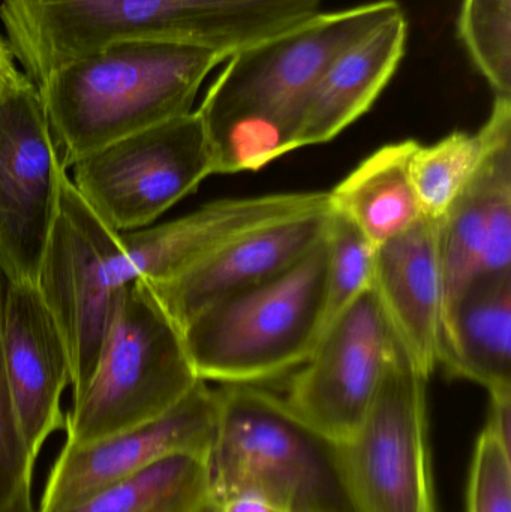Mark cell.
Instances as JSON below:
<instances>
[{"mask_svg": "<svg viewBox=\"0 0 511 512\" xmlns=\"http://www.w3.org/2000/svg\"><path fill=\"white\" fill-rule=\"evenodd\" d=\"M377 246L333 212L326 233V313L323 331L374 283Z\"/></svg>", "mask_w": 511, "mask_h": 512, "instance_id": "obj_23", "label": "cell"}, {"mask_svg": "<svg viewBox=\"0 0 511 512\" xmlns=\"http://www.w3.org/2000/svg\"><path fill=\"white\" fill-rule=\"evenodd\" d=\"M428 381L396 339L368 414L342 444L359 512H437Z\"/></svg>", "mask_w": 511, "mask_h": 512, "instance_id": "obj_8", "label": "cell"}, {"mask_svg": "<svg viewBox=\"0 0 511 512\" xmlns=\"http://www.w3.org/2000/svg\"><path fill=\"white\" fill-rule=\"evenodd\" d=\"M459 35L497 96H511V0H464Z\"/></svg>", "mask_w": 511, "mask_h": 512, "instance_id": "obj_24", "label": "cell"}, {"mask_svg": "<svg viewBox=\"0 0 511 512\" xmlns=\"http://www.w3.org/2000/svg\"><path fill=\"white\" fill-rule=\"evenodd\" d=\"M330 206L329 192H285L213 201L176 221L122 233L110 259L114 288L171 279L234 237L267 222Z\"/></svg>", "mask_w": 511, "mask_h": 512, "instance_id": "obj_13", "label": "cell"}, {"mask_svg": "<svg viewBox=\"0 0 511 512\" xmlns=\"http://www.w3.org/2000/svg\"><path fill=\"white\" fill-rule=\"evenodd\" d=\"M330 206L252 228L182 273L149 283L173 321L183 325L210 304L266 282L317 248L330 224Z\"/></svg>", "mask_w": 511, "mask_h": 512, "instance_id": "obj_14", "label": "cell"}, {"mask_svg": "<svg viewBox=\"0 0 511 512\" xmlns=\"http://www.w3.org/2000/svg\"><path fill=\"white\" fill-rule=\"evenodd\" d=\"M218 51L164 41L114 42L38 87L63 167L105 144L191 113Z\"/></svg>", "mask_w": 511, "mask_h": 512, "instance_id": "obj_3", "label": "cell"}, {"mask_svg": "<svg viewBox=\"0 0 511 512\" xmlns=\"http://www.w3.org/2000/svg\"><path fill=\"white\" fill-rule=\"evenodd\" d=\"M23 77L14 63V56L8 45L0 38V96L5 95Z\"/></svg>", "mask_w": 511, "mask_h": 512, "instance_id": "obj_29", "label": "cell"}, {"mask_svg": "<svg viewBox=\"0 0 511 512\" xmlns=\"http://www.w3.org/2000/svg\"><path fill=\"white\" fill-rule=\"evenodd\" d=\"M440 231L441 221L422 216L378 246L372 283L396 339L428 378L440 360L444 313Z\"/></svg>", "mask_w": 511, "mask_h": 512, "instance_id": "obj_16", "label": "cell"}, {"mask_svg": "<svg viewBox=\"0 0 511 512\" xmlns=\"http://www.w3.org/2000/svg\"><path fill=\"white\" fill-rule=\"evenodd\" d=\"M401 12L396 0L317 12L228 57L197 110L215 174L257 171L297 150L309 98L330 66Z\"/></svg>", "mask_w": 511, "mask_h": 512, "instance_id": "obj_1", "label": "cell"}, {"mask_svg": "<svg viewBox=\"0 0 511 512\" xmlns=\"http://www.w3.org/2000/svg\"><path fill=\"white\" fill-rule=\"evenodd\" d=\"M120 236L90 209L66 174L36 286L68 349L72 399L95 370L120 291L110 276Z\"/></svg>", "mask_w": 511, "mask_h": 512, "instance_id": "obj_9", "label": "cell"}, {"mask_svg": "<svg viewBox=\"0 0 511 512\" xmlns=\"http://www.w3.org/2000/svg\"><path fill=\"white\" fill-rule=\"evenodd\" d=\"M407 38L401 12L330 66L309 98L297 149L332 141L374 105L404 57Z\"/></svg>", "mask_w": 511, "mask_h": 512, "instance_id": "obj_19", "label": "cell"}, {"mask_svg": "<svg viewBox=\"0 0 511 512\" xmlns=\"http://www.w3.org/2000/svg\"><path fill=\"white\" fill-rule=\"evenodd\" d=\"M468 512H511V451L483 429L468 483Z\"/></svg>", "mask_w": 511, "mask_h": 512, "instance_id": "obj_26", "label": "cell"}, {"mask_svg": "<svg viewBox=\"0 0 511 512\" xmlns=\"http://www.w3.org/2000/svg\"><path fill=\"white\" fill-rule=\"evenodd\" d=\"M511 128V96H497L488 122L479 131L453 132L431 146L417 143L411 177L423 216L441 219L485 164L492 146Z\"/></svg>", "mask_w": 511, "mask_h": 512, "instance_id": "obj_21", "label": "cell"}, {"mask_svg": "<svg viewBox=\"0 0 511 512\" xmlns=\"http://www.w3.org/2000/svg\"><path fill=\"white\" fill-rule=\"evenodd\" d=\"M212 512H284L264 499L251 495L233 496L212 508Z\"/></svg>", "mask_w": 511, "mask_h": 512, "instance_id": "obj_28", "label": "cell"}, {"mask_svg": "<svg viewBox=\"0 0 511 512\" xmlns=\"http://www.w3.org/2000/svg\"><path fill=\"white\" fill-rule=\"evenodd\" d=\"M198 381L182 328L149 283L135 280L116 295L95 370L71 400L65 445L89 444L156 420Z\"/></svg>", "mask_w": 511, "mask_h": 512, "instance_id": "obj_6", "label": "cell"}, {"mask_svg": "<svg viewBox=\"0 0 511 512\" xmlns=\"http://www.w3.org/2000/svg\"><path fill=\"white\" fill-rule=\"evenodd\" d=\"M395 342L371 286L321 333L285 402L306 423L344 444L368 414Z\"/></svg>", "mask_w": 511, "mask_h": 512, "instance_id": "obj_11", "label": "cell"}, {"mask_svg": "<svg viewBox=\"0 0 511 512\" xmlns=\"http://www.w3.org/2000/svg\"><path fill=\"white\" fill-rule=\"evenodd\" d=\"M5 279L0 274V512H35L30 459L6 378L2 348V298Z\"/></svg>", "mask_w": 511, "mask_h": 512, "instance_id": "obj_25", "label": "cell"}, {"mask_svg": "<svg viewBox=\"0 0 511 512\" xmlns=\"http://www.w3.org/2000/svg\"><path fill=\"white\" fill-rule=\"evenodd\" d=\"M218 397L209 454L212 508L251 495L284 512H359L342 444L254 385H225Z\"/></svg>", "mask_w": 511, "mask_h": 512, "instance_id": "obj_4", "label": "cell"}, {"mask_svg": "<svg viewBox=\"0 0 511 512\" xmlns=\"http://www.w3.org/2000/svg\"><path fill=\"white\" fill-rule=\"evenodd\" d=\"M444 307L477 277L511 270V128L441 219Z\"/></svg>", "mask_w": 511, "mask_h": 512, "instance_id": "obj_17", "label": "cell"}, {"mask_svg": "<svg viewBox=\"0 0 511 512\" xmlns=\"http://www.w3.org/2000/svg\"><path fill=\"white\" fill-rule=\"evenodd\" d=\"M326 237L278 276L222 298L183 325L203 381L254 385L302 366L326 313Z\"/></svg>", "mask_w": 511, "mask_h": 512, "instance_id": "obj_5", "label": "cell"}, {"mask_svg": "<svg viewBox=\"0 0 511 512\" xmlns=\"http://www.w3.org/2000/svg\"><path fill=\"white\" fill-rule=\"evenodd\" d=\"M75 189L117 233L150 227L215 174L197 111L105 144L71 165Z\"/></svg>", "mask_w": 511, "mask_h": 512, "instance_id": "obj_7", "label": "cell"}, {"mask_svg": "<svg viewBox=\"0 0 511 512\" xmlns=\"http://www.w3.org/2000/svg\"><path fill=\"white\" fill-rule=\"evenodd\" d=\"M440 363L491 396L511 391V270L477 277L444 307Z\"/></svg>", "mask_w": 511, "mask_h": 512, "instance_id": "obj_18", "label": "cell"}, {"mask_svg": "<svg viewBox=\"0 0 511 512\" xmlns=\"http://www.w3.org/2000/svg\"><path fill=\"white\" fill-rule=\"evenodd\" d=\"M218 415V390L201 379L156 420L89 444L65 445L48 475L38 512L68 510L174 454L209 457Z\"/></svg>", "mask_w": 511, "mask_h": 512, "instance_id": "obj_12", "label": "cell"}, {"mask_svg": "<svg viewBox=\"0 0 511 512\" xmlns=\"http://www.w3.org/2000/svg\"><path fill=\"white\" fill-rule=\"evenodd\" d=\"M485 429H488L506 450L511 451V391L492 394Z\"/></svg>", "mask_w": 511, "mask_h": 512, "instance_id": "obj_27", "label": "cell"}, {"mask_svg": "<svg viewBox=\"0 0 511 512\" xmlns=\"http://www.w3.org/2000/svg\"><path fill=\"white\" fill-rule=\"evenodd\" d=\"M321 0H2L8 47L41 86L114 42L197 45L231 57L320 12Z\"/></svg>", "mask_w": 511, "mask_h": 512, "instance_id": "obj_2", "label": "cell"}, {"mask_svg": "<svg viewBox=\"0 0 511 512\" xmlns=\"http://www.w3.org/2000/svg\"><path fill=\"white\" fill-rule=\"evenodd\" d=\"M62 512H212L209 457H165Z\"/></svg>", "mask_w": 511, "mask_h": 512, "instance_id": "obj_22", "label": "cell"}, {"mask_svg": "<svg viewBox=\"0 0 511 512\" xmlns=\"http://www.w3.org/2000/svg\"><path fill=\"white\" fill-rule=\"evenodd\" d=\"M417 141L387 144L329 192L330 209L353 222L375 246L401 236L423 213L411 177Z\"/></svg>", "mask_w": 511, "mask_h": 512, "instance_id": "obj_20", "label": "cell"}, {"mask_svg": "<svg viewBox=\"0 0 511 512\" xmlns=\"http://www.w3.org/2000/svg\"><path fill=\"white\" fill-rule=\"evenodd\" d=\"M66 168L38 86L23 74L0 96V274L36 285Z\"/></svg>", "mask_w": 511, "mask_h": 512, "instance_id": "obj_10", "label": "cell"}, {"mask_svg": "<svg viewBox=\"0 0 511 512\" xmlns=\"http://www.w3.org/2000/svg\"><path fill=\"white\" fill-rule=\"evenodd\" d=\"M2 348L18 423L36 463L45 441L65 429L62 396L71 385L68 349L38 286L5 280Z\"/></svg>", "mask_w": 511, "mask_h": 512, "instance_id": "obj_15", "label": "cell"}]
</instances>
